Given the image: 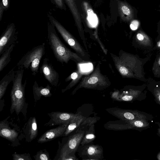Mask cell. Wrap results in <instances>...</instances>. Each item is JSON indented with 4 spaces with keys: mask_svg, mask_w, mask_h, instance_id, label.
Masks as SVG:
<instances>
[{
    "mask_svg": "<svg viewBox=\"0 0 160 160\" xmlns=\"http://www.w3.org/2000/svg\"><path fill=\"white\" fill-rule=\"evenodd\" d=\"M24 69L18 68L12 81L11 91V106L10 112L12 114L15 112L17 115L22 113L25 116L27 112L28 103L26 102L25 89L27 80L22 83Z\"/></svg>",
    "mask_w": 160,
    "mask_h": 160,
    "instance_id": "cell-1",
    "label": "cell"
},
{
    "mask_svg": "<svg viewBox=\"0 0 160 160\" xmlns=\"http://www.w3.org/2000/svg\"><path fill=\"white\" fill-rule=\"evenodd\" d=\"M48 39L49 44L57 60L63 64L67 63L70 60L82 62V59L76 53L68 48L62 42L50 23L48 25Z\"/></svg>",
    "mask_w": 160,
    "mask_h": 160,
    "instance_id": "cell-2",
    "label": "cell"
},
{
    "mask_svg": "<svg viewBox=\"0 0 160 160\" xmlns=\"http://www.w3.org/2000/svg\"><path fill=\"white\" fill-rule=\"evenodd\" d=\"M117 69L125 77L140 79L142 77L140 73L142 68V62L138 58L130 54L124 53L119 57L113 58Z\"/></svg>",
    "mask_w": 160,
    "mask_h": 160,
    "instance_id": "cell-3",
    "label": "cell"
},
{
    "mask_svg": "<svg viewBox=\"0 0 160 160\" xmlns=\"http://www.w3.org/2000/svg\"><path fill=\"white\" fill-rule=\"evenodd\" d=\"M45 53V44L34 47L27 52L17 64L18 68L29 69L35 76L38 72L41 60Z\"/></svg>",
    "mask_w": 160,
    "mask_h": 160,
    "instance_id": "cell-4",
    "label": "cell"
},
{
    "mask_svg": "<svg viewBox=\"0 0 160 160\" xmlns=\"http://www.w3.org/2000/svg\"><path fill=\"white\" fill-rule=\"evenodd\" d=\"M10 116L0 122V136L12 143L13 146L20 144L19 141L23 138L22 130L12 122H9Z\"/></svg>",
    "mask_w": 160,
    "mask_h": 160,
    "instance_id": "cell-5",
    "label": "cell"
},
{
    "mask_svg": "<svg viewBox=\"0 0 160 160\" xmlns=\"http://www.w3.org/2000/svg\"><path fill=\"white\" fill-rule=\"evenodd\" d=\"M109 113L123 121L143 119L150 121L153 117L148 113L137 110L125 109L118 108H111L106 109Z\"/></svg>",
    "mask_w": 160,
    "mask_h": 160,
    "instance_id": "cell-6",
    "label": "cell"
},
{
    "mask_svg": "<svg viewBox=\"0 0 160 160\" xmlns=\"http://www.w3.org/2000/svg\"><path fill=\"white\" fill-rule=\"evenodd\" d=\"M85 132L84 130L75 132L73 134L68 136L67 141L65 142H62V143H60L59 142V148L54 160H56L60 155L62 154H75L81 144Z\"/></svg>",
    "mask_w": 160,
    "mask_h": 160,
    "instance_id": "cell-7",
    "label": "cell"
},
{
    "mask_svg": "<svg viewBox=\"0 0 160 160\" xmlns=\"http://www.w3.org/2000/svg\"><path fill=\"white\" fill-rule=\"evenodd\" d=\"M48 17L50 23L57 29L65 42L76 52L84 56V50L74 37L53 16L49 15Z\"/></svg>",
    "mask_w": 160,
    "mask_h": 160,
    "instance_id": "cell-8",
    "label": "cell"
},
{
    "mask_svg": "<svg viewBox=\"0 0 160 160\" xmlns=\"http://www.w3.org/2000/svg\"><path fill=\"white\" fill-rule=\"evenodd\" d=\"M79 148L78 155L82 160H100L104 158L103 149L100 145L91 143L81 145Z\"/></svg>",
    "mask_w": 160,
    "mask_h": 160,
    "instance_id": "cell-9",
    "label": "cell"
},
{
    "mask_svg": "<svg viewBox=\"0 0 160 160\" xmlns=\"http://www.w3.org/2000/svg\"><path fill=\"white\" fill-rule=\"evenodd\" d=\"M146 85L144 84L129 88L119 95L118 101L132 102L144 100L146 98Z\"/></svg>",
    "mask_w": 160,
    "mask_h": 160,
    "instance_id": "cell-10",
    "label": "cell"
},
{
    "mask_svg": "<svg viewBox=\"0 0 160 160\" xmlns=\"http://www.w3.org/2000/svg\"><path fill=\"white\" fill-rule=\"evenodd\" d=\"M16 28L14 24L8 25L2 34L0 38V55L11 45L15 44L17 39Z\"/></svg>",
    "mask_w": 160,
    "mask_h": 160,
    "instance_id": "cell-11",
    "label": "cell"
},
{
    "mask_svg": "<svg viewBox=\"0 0 160 160\" xmlns=\"http://www.w3.org/2000/svg\"><path fill=\"white\" fill-rule=\"evenodd\" d=\"M40 72L52 86L56 87L59 82V74L49 62L48 58H44L40 68Z\"/></svg>",
    "mask_w": 160,
    "mask_h": 160,
    "instance_id": "cell-12",
    "label": "cell"
},
{
    "mask_svg": "<svg viewBox=\"0 0 160 160\" xmlns=\"http://www.w3.org/2000/svg\"><path fill=\"white\" fill-rule=\"evenodd\" d=\"M76 113L61 112H53L47 114L50 117L49 121L44 124L51 127L57 125L69 124Z\"/></svg>",
    "mask_w": 160,
    "mask_h": 160,
    "instance_id": "cell-13",
    "label": "cell"
},
{
    "mask_svg": "<svg viewBox=\"0 0 160 160\" xmlns=\"http://www.w3.org/2000/svg\"><path fill=\"white\" fill-rule=\"evenodd\" d=\"M105 80V79L99 71H95L91 75L83 79L79 86V88H93L98 87L106 86L107 82Z\"/></svg>",
    "mask_w": 160,
    "mask_h": 160,
    "instance_id": "cell-14",
    "label": "cell"
},
{
    "mask_svg": "<svg viewBox=\"0 0 160 160\" xmlns=\"http://www.w3.org/2000/svg\"><path fill=\"white\" fill-rule=\"evenodd\" d=\"M23 138L26 142H29L35 139L38 134L37 123L35 117H31L25 123L22 128Z\"/></svg>",
    "mask_w": 160,
    "mask_h": 160,
    "instance_id": "cell-15",
    "label": "cell"
},
{
    "mask_svg": "<svg viewBox=\"0 0 160 160\" xmlns=\"http://www.w3.org/2000/svg\"><path fill=\"white\" fill-rule=\"evenodd\" d=\"M68 124L59 125L55 128L47 130L39 138L38 142L39 143L46 142L62 136Z\"/></svg>",
    "mask_w": 160,
    "mask_h": 160,
    "instance_id": "cell-16",
    "label": "cell"
},
{
    "mask_svg": "<svg viewBox=\"0 0 160 160\" xmlns=\"http://www.w3.org/2000/svg\"><path fill=\"white\" fill-rule=\"evenodd\" d=\"M52 88L48 84L45 87L39 86L37 82L35 81L32 86V91L35 102L39 100L42 97H50L52 95L51 92Z\"/></svg>",
    "mask_w": 160,
    "mask_h": 160,
    "instance_id": "cell-17",
    "label": "cell"
},
{
    "mask_svg": "<svg viewBox=\"0 0 160 160\" xmlns=\"http://www.w3.org/2000/svg\"><path fill=\"white\" fill-rule=\"evenodd\" d=\"M86 118L80 112L76 113L75 116L68 124L62 137H67L69 136L72 132L77 129Z\"/></svg>",
    "mask_w": 160,
    "mask_h": 160,
    "instance_id": "cell-18",
    "label": "cell"
},
{
    "mask_svg": "<svg viewBox=\"0 0 160 160\" xmlns=\"http://www.w3.org/2000/svg\"><path fill=\"white\" fill-rule=\"evenodd\" d=\"M118 3V12L122 19L128 22L133 19L134 13L132 8L126 2H119Z\"/></svg>",
    "mask_w": 160,
    "mask_h": 160,
    "instance_id": "cell-19",
    "label": "cell"
},
{
    "mask_svg": "<svg viewBox=\"0 0 160 160\" xmlns=\"http://www.w3.org/2000/svg\"><path fill=\"white\" fill-rule=\"evenodd\" d=\"M74 18L76 24L78 29L82 30L81 19L75 0H64Z\"/></svg>",
    "mask_w": 160,
    "mask_h": 160,
    "instance_id": "cell-20",
    "label": "cell"
},
{
    "mask_svg": "<svg viewBox=\"0 0 160 160\" xmlns=\"http://www.w3.org/2000/svg\"><path fill=\"white\" fill-rule=\"evenodd\" d=\"M16 71L14 68H12L0 81V100L4 95L7 88L11 82H12L15 76Z\"/></svg>",
    "mask_w": 160,
    "mask_h": 160,
    "instance_id": "cell-21",
    "label": "cell"
},
{
    "mask_svg": "<svg viewBox=\"0 0 160 160\" xmlns=\"http://www.w3.org/2000/svg\"><path fill=\"white\" fill-rule=\"evenodd\" d=\"M104 127L108 129L114 130H123L132 129V127L124 121L120 120L118 121H110L106 123Z\"/></svg>",
    "mask_w": 160,
    "mask_h": 160,
    "instance_id": "cell-22",
    "label": "cell"
},
{
    "mask_svg": "<svg viewBox=\"0 0 160 160\" xmlns=\"http://www.w3.org/2000/svg\"><path fill=\"white\" fill-rule=\"evenodd\" d=\"M147 87L148 89L154 96L156 103L160 105V82L151 81Z\"/></svg>",
    "mask_w": 160,
    "mask_h": 160,
    "instance_id": "cell-23",
    "label": "cell"
},
{
    "mask_svg": "<svg viewBox=\"0 0 160 160\" xmlns=\"http://www.w3.org/2000/svg\"><path fill=\"white\" fill-rule=\"evenodd\" d=\"M124 121L132 127V129L140 131L149 128L150 125L149 121L143 119Z\"/></svg>",
    "mask_w": 160,
    "mask_h": 160,
    "instance_id": "cell-24",
    "label": "cell"
},
{
    "mask_svg": "<svg viewBox=\"0 0 160 160\" xmlns=\"http://www.w3.org/2000/svg\"><path fill=\"white\" fill-rule=\"evenodd\" d=\"M15 44L11 45L1 55L0 58V72L2 71L11 61V55Z\"/></svg>",
    "mask_w": 160,
    "mask_h": 160,
    "instance_id": "cell-25",
    "label": "cell"
},
{
    "mask_svg": "<svg viewBox=\"0 0 160 160\" xmlns=\"http://www.w3.org/2000/svg\"><path fill=\"white\" fill-rule=\"evenodd\" d=\"M95 138V126L94 124L85 131L80 145H83L91 143Z\"/></svg>",
    "mask_w": 160,
    "mask_h": 160,
    "instance_id": "cell-26",
    "label": "cell"
},
{
    "mask_svg": "<svg viewBox=\"0 0 160 160\" xmlns=\"http://www.w3.org/2000/svg\"><path fill=\"white\" fill-rule=\"evenodd\" d=\"M98 117H89L87 118L81 124L76 130L75 132L80 130L85 131L92 125L95 123L98 120Z\"/></svg>",
    "mask_w": 160,
    "mask_h": 160,
    "instance_id": "cell-27",
    "label": "cell"
},
{
    "mask_svg": "<svg viewBox=\"0 0 160 160\" xmlns=\"http://www.w3.org/2000/svg\"><path fill=\"white\" fill-rule=\"evenodd\" d=\"M35 160H51L48 152L46 149L42 150L38 152L33 156Z\"/></svg>",
    "mask_w": 160,
    "mask_h": 160,
    "instance_id": "cell-28",
    "label": "cell"
},
{
    "mask_svg": "<svg viewBox=\"0 0 160 160\" xmlns=\"http://www.w3.org/2000/svg\"><path fill=\"white\" fill-rule=\"evenodd\" d=\"M152 72L155 77L160 78V53L156 59L152 68Z\"/></svg>",
    "mask_w": 160,
    "mask_h": 160,
    "instance_id": "cell-29",
    "label": "cell"
},
{
    "mask_svg": "<svg viewBox=\"0 0 160 160\" xmlns=\"http://www.w3.org/2000/svg\"><path fill=\"white\" fill-rule=\"evenodd\" d=\"M10 3V0H0V21L2 19L4 12L9 8Z\"/></svg>",
    "mask_w": 160,
    "mask_h": 160,
    "instance_id": "cell-30",
    "label": "cell"
},
{
    "mask_svg": "<svg viewBox=\"0 0 160 160\" xmlns=\"http://www.w3.org/2000/svg\"><path fill=\"white\" fill-rule=\"evenodd\" d=\"M13 160H32L30 154L28 153L18 154L16 152L12 154Z\"/></svg>",
    "mask_w": 160,
    "mask_h": 160,
    "instance_id": "cell-31",
    "label": "cell"
},
{
    "mask_svg": "<svg viewBox=\"0 0 160 160\" xmlns=\"http://www.w3.org/2000/svg\"><path fill=\"white\" fill-rule=\"evenodd\" d=\"M52 2L57 8L61 10H66V8L64 0H52Z\"/></svg>",
    "mask_w": 160,
    "mask_h": 160,
    "instance_id": "cell-32",
    "label": "cell"
},
{
    "mask_svg": "<svg viewBox=\"0 0 160 160\" xmlns=\"http://www.w3.org/2000/svg\"><path fill=\"white\" fill-rule=\"evenodd\" d=\"M136 38L139 41L142 42L143 40L149 39L148 36L142 31H139L137 33Z\"/></svg>",
    "mask_w": 160,
    "mask_h": 160,
    "instance_id": "cell-33",
    "label": "cell"
},
{
    "mask_svg": "<svg viewBox=\"0 0 160 160\" xmlns=\"http://www.w3.org/2000/svg\"><path fill=\"white\" fill-rule=\"evenodd\" d=\"M140 24V22L138 20H134L131 21L130 27L131 29L132 30H135L138 28Z\"/></svg>",
    "mask_w": 160,
    "mask_h": 160,
    "instance_id": "cell-34",
    "label": "cell"
},
{
    "mask_svg": "<svg viewBox=\"0 0 160 160\" xmlns=\"http://www.w3.org/2000/svg\"><path fill=\"white\" fill-rule=\"evenodd\" d=\"M155 123L157 124L159 127L158 128V129L157 134L158 136L160 137V122H156Z\"/></svg>",
    "mask_w": 160,
    "mask_h": 160,
    "instance_id": "cell-35",
    "label": "cell"
},
{
    "mask_svg": "<svg viewBox=\"0 0 160 160\" xmlns=\"http://www.w3.org/2000/svg\"><path fill=\"white\" fill-rule=\"evenodd\" d=\"M157 158L158 160H160V152L157 154Z\"/></svg>",
    "mask_w": 160,
    "mask_h": 160,
    "instance_id": "cell-36",
    "label": "cell"
},
{
    "mask_svg": "<svg viewBox=\"0 0 160 160\" xmlns=\"http://www.w3.org/2000/svg\"><path fill=\"white\" fill-rule=\"evenodd\" d=\"M157 45L158 47H160V41L157 42Z\"/></svg>",
    "mask_w": 160,
    "mask_h": 160,
    "instance_id": "cell-37",
    "label": "cell"
}]
</instances>
